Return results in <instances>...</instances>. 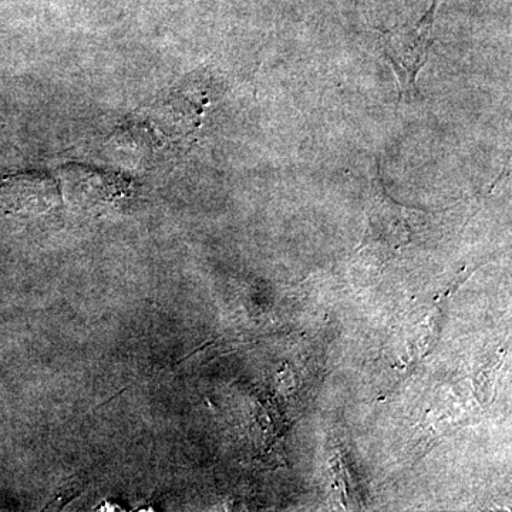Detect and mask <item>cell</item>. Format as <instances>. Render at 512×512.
<instances>
[{"instance_id":"obj_2","label":"cell","mask_w":512,"mask_h":512,"mask_svg":"<svg viewBox=\"0 0 512 512\" xmlns=\"http://www.w3.org/2000/svg\"><path fill=\"white\" fill-rule=\"evenodd\" d=\"M86 483L83 480H79V478H73L69 483H66L60 487V490L57 491L55 498H53L52 503L47 505V510H59V508H63L64 505L69 504L70 501H73L74 498L79 497L80 494L83 493L84 488H86Z\"/></svg>"},{"instance_id":"obj_1","label":"cell","mask_w":512,"mask_h":512,"mask_svg":"<svg viewBox=\"0 0 512 512\" xmlns=\"http://www.w3.org/2000/svg\"><path fill=\"white\" fill-rule=\"evenodd\" d=\"M437 0L429 12L414 25L396 26L379 33L380 49L384 59L392 66L399 82L400 99L419 97L417 77L429 60L433 47V25L436 18Z\"/></svg>"}]
</instances>
